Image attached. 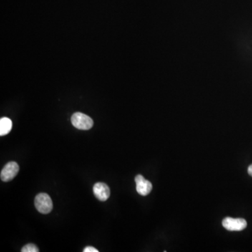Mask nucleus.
Returning a JSON list of instances; mask_svg holds the SVG:
<instances>
[{
    "label": "nucleus",
    "instance_id": "obj_1",
    "mask_svg": "<svg viewBox=\"0 0 252 252\" xmlns=\"http://www.w3.org/2000/svg\"><path fill=\"white\" fill-rule=\"evenodd\" d=\"M71 122H72V125L79 130H90L91 127L94 126L93 119L89 116L80 112L73 114Z\"/></svg>",
    "mask_w": 252,
    "mask_h": 252
},
{
    "label": "nucleus",
    "instance_id": "obj_2",
    "mask_svg": "<svg viewBox=\"0 0 252 252\" xmlns=\"http://www.w3.org/2000/svg\"><path fill=\"white\" fill-rule=\"evenodd\" d=\"M34 205L38 212L47 215L53 210V202L48 194L41 193L38 194L34 200Z\"/></svg>",
    "mask_w": 252,
    "mask_h": 252
},
{
    "label": "nucleus",
    "instance_id": "obj_3",
    "mask_svg": "<svg viewBox=\"0 0 252 252\" xmlns=\"http://www.w3.org/2000/svg\"><path fill=\"white\" fill-rule=\"evenodd\" d=\"M222 225L229 231H242L246 228L248 223L244 219H233L226 217L222 221Z\"/></svg>",
    "mask_w": 252,
    "mask_h": 252
},
{
    "label": "nucleus",
    "instance_id": "obj_4",
    "mask_svg": "<svg viewBox=\"0 0 252 252\" xmlns=\"http://www.w3.org/2000/svg\"><path fill=\"white\" fill-rule=\"evenodd\" d=\"M19 172V165L17 162H9L5 165L1 172V180L7 182L11 181Z\"/></svg>",
    "mask_w": 252,
    "mask_h": 252
},
{
    "label": "nucleus",
    "instance_id": "obj_5",
    "mask_svg": "<svg viewBox=\"0 0 252 252\" xmlns=\"http://www.w3.org/2000/svg\"><path fill=\"white\" fill-rule=\"evenodd\" d=\"M136 190L137 193L141 195L146 196L149 195L152 191V183L149 181L146 180L143 176L138 175L135 177Z\"/></svg>",
    "mask_w": 252,
    "mask_h": 252
},
{
    "label": "nucleus",
    "instance_id": "obj_6",
    "mask_svg": "<svg viewBox=\"0 0 252 252\" xmlns=\"http://www.w3.org/2000/svg\"><path fill=\"white\" fill-rule=\"evenodd\" d=\"M94 193L99 200L106 201L110 196V189L106 184L98 182L94 185Z\"/></svg>",
    "mask_w": 252,
    "mask_h": 252
},
{
    "label": "nucleus",
    "instance_id": "obj_7",
    "mask_svg": "<svg viewBox=\"0 0 252 252\" xmlns=\"http://www.w3.org/2000/svg\"><path fill=\"white\" fill-rule=\"evenodd\" d=\"M12 128V122L9 118L4 117L0 119V135H7Z\"/></svg>",
    "mask_w": 252,
    "mask_h": 252
},
{
    "label": "nucleus",
    "instance_id": "obj_8",
    "mask_svg": "<svg viewBox=\"0 0 252 252\" xmlns=\"http://www.w3.org/2000/svg\"><path fill=\"white\" fill-rule=\"evenodd\" d=\"M21 252H39V250H38L37 247H36L35 245H34V244H28L26 246L23 247L22 250H21Z\"/></svg>",
    "mask_w": 252,
    "mask_h": 252
},
{
    "label": "nucleus",
    "instance_id": "obj_9",
    "mask_svg": "<svg viewBox=\"0 0 252 252\" xmlns=\"http://www.w3.org/2000/svg\"><path fill=\"white\" fill-rule=\"evenodd\" d=\"M84 252H98V250H96L95 248H93V247H87L84 249Z\"/></svg>",
    "mask_w": 252,
    "mask_h": 252
},
{
    "label": "nucleus",
    "instance_id": "obj_10",
    "mask_svg": "<svg viewBox=\"0 0 252 252\" xmlns=\"http://www.w3.org/2000/svg\"><path fill=\"white\" fill-rule=\"evenodd\" d=\"M248 174L252 177V164L248 167Z\"/></svg>",
    "mask_w": 252,
    "mask_h": 252
}]
</instances>
